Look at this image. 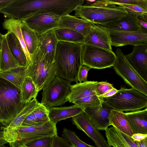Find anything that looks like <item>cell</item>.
I'll list each match as a JSON object with an SVG mask.
<instances>
[{
    "label": "cell",
    "instance_id": "cell-16",
    "mask_svg": "<svg viewBox=\"0 0 147 147\" xmlns=\"http://www.w3.org/2000/svg\"><path fill=\"white\" fill-rule=\"evenodd\" d=\"M125 56L132 67L147 82V44L134 46L132 52Z\"/></svg>",
    "mask_w": 147,
    "mask_h": 147
},
{
    "label": "cell",
    "instance_id": "cell-1",
    "mask_svg": "<svg viewBox=\"0 0 147 147\" xmlns=\"http://www.w3.org/2000/svg\"><path fill=\"white\" fill-rule=\"evenodd\" d=\"M84 2V0H16L0 13L8 19L20 20L42 11L61 17L69 14Z\"/></svg>",
    "mask_w": 147,
    "mask_h": 147
},
{
    "label": "cell",
    "instance_id": "cell-26",
    "mask_svg": "<svg viewBox=\"0 0 147 147\" xmlns=\"http://www.w3.org/2000/svg\"><path fill=\"white\" fill-rule=\"evenodd\" d=\"M109 119L110 125L120 131L131 137L134 134L123 112L111 109Z\"/></svg>",
    "mask_w": 147,
    "mask_h": 147
},
{
    "label": "cell",
    "instance_id": "cell-28",
    "mask_svg": "<svg viewBox=\"0 0 147 147\" xmlns=\"http://www.w3.org/2000/svg\"><path fill=\"white\" fill-rule=\"evenodd\" d=\"M36 98L33 99L26 104L23 109L11 121L8 125L3 126V133L16 129L20 126L25 118L39 105Z\"/></svg>",
    "mask_w": 147,
    "mask_h": 147
},
{
    "label": "cell",
    "instance_id": "cell-17",
    "mask_svg": "<svg viewBox=\"0 0 147 147\" xmlns=\"http://www.w3.org/2000/svg\"><path fill=\"white\" fill-rule=\"evenodd\" d=\"M83 44L112 51L109 32L102 27L95 24H92L88 34L84 36Z\"/></svg>",
    "mask_w": 147,
    "mask_h": 147
},
{
    "label": "cell",
    "instance_id": "cell-43",
    "mask_svg": "<svg viewBox=\"0 0 147 147\" xmlns=\"http://www.w3.org/2000/svg\"><path fill=\"white\" fill-rule=\"evenodd\" d=\"M135 141H140L147 137V134L140 133L134 134L131 137Z\"/></svg>",
    "mask_w": 147,
    "mask_h": 147
},
{
    "label": "cell",
    "instance_id": "cell-31",
    "mask_svg": "<svg viewBox=\"0 0 147 147\" xmlns=\"http://www.w3.org/2000/svg\"><path fill=\"white\" fill-rule=\"evenodd\" d=\"M55 35L58 41L83 44L84 36L75 31L65 28L55 29Z\"/></svg>",
    "mask_w": 147,
    "mask_h": 147
},
{
    "label": "cell",
    "instance_id": "cell-46",
    "mask_svg": "<svg viewBox=\"0 0 147 147\" xmlns=\"http://www.w3.org/2000/svg\"><path fill=\"white\" fill-rule=\"evenodd\" d=\"M138 147H147V137L140 141H135Z\"/></svg>",
    "mask_w": 147,
    "mask_h": 147
},
{
    "label": "cell",
    "instance_id": "cell-48",
    "mask_svg": "<svg viewBox=\"0 0 147 147\" xmlns=\"http://www.w3.org/2000/svg\"><path fill=\"white\" fill-rule=\"evenodd\" d=\"M1 147H7V146H5V145H3V146H2Z\"/></svg>",
    "mask_w": 147,
    "mask_h": 147
},
{
    "label": "cell",
    "instance_id": "cell-19",
    "mask_svg": "<svg viewBox=\"0 0 147 147\" xmlns=\"http://www.w3.org/2000/svg\"><path fill=\"white\" fill-rule=\"evenodd\" d=\"M92 25L91 23L85 19L79 18L69 14L61 17L58 28L71 29L80 33L85 36Z\"/></svg>",
    "mask_w": 147,
    "mask_h": 147
},
{
    "label": "cell",
    "instance_id": "cell-38",
    "mask_svg": "<svg viewBox=\"0 0 147 147\" xmlns=\"http://www.w3.org/2000/svg\"><path fill=\"white\" fill-rule=\"evenodd\" d=\"M113 88V85L107 81L98 82L95 86V91L97 95L100 97Z\"/></svg>",
    "mask_w": 147,
    "mask_h": 147
},
{
    "label": "cell",
    "instance_id": "cell-47",
    "mask_svg": "<svg viewBox=\"0 0 147 147\" xmlns=\"http://www.w3.org/2000/svg\"><path fill=\"white\" fill-rule=\"evenodd\" d=\"M3 35L0 32V57H1V49L2 43V40H3Z\"/></svg>",
    "mask_w": 147,
    "mask_h": 147
},
{
    "label": "cell",
    "instance_id": "cell-14",
    "mask_svg": "<svg viewBox=\"0 0 147 147\" xmlns=\"http://www.w3.org/2000/svg\"><path fill=\"white\" fill-rule=\"evenodd\" d=\"M71 121L78 129L84 131L92 140L96 147H111L99 130L90 123L84 113L72 117Z\"/></svg>",
    "mask_w": 147,
    "mask_h": 147
},
{
    "label": "cell",
    "instance_id": "cell-25",
    "mask_svg": "<svg viewBox=\"0 0 147 147\" xmlns=\"http://www.w3.org/2000/svg\"><path fill=\"white\" fill-rule=\"evenodd\" d=\"M22 23V21L18 19H5L2 25L4 29L8 32L13 33L18 39L25 54L29 65L31 61L32 55L28 51L22 35L21 28Z\"/></svg>",
    "mask_w": 147,
    "mask_h": 147
},
{
    "label": "cell",
    "instance_id": "cell-45",
    "mask_svg": "<svg viewBox=\"0 0 147 147\" xmlns=\"http://www.w3.org/2000/svg\"><path fill=\"white\" fill-rule=\"evenodd\" d=\"M118 90L116 88H113L106 93L101 96L100 97L103 98L111 97L115 94L118 91Z\"/></svg>",
    "mask_w": 147,
    "mask_h": 147
},
{
    "label": "cell",
    "instance_id": "cell-36",
    "mask_svg": "<svg viewBox=\"0 0 147 147\" xmlns=\"http://www.w3.org/2000/svg\"><path fill=\"white\" fill-rule=\"evenodd\" d=\"M125 8L127 12L136 17H147V9L140 6L120 4Z\"/></svg>",
    "mask_w": 147,
    "mask_h": 147
},
{
    "label": "cell",
    "instance_id": "cell-29",
    "mask_svg": "<svg viewBox=\"0 0 147 147\" xmlns=\"http://www.w3.org/2000/svg\"><path fill=\"white\" fill-rule=\"evenodd\" d=\"M19 66L8 47L5 34L3 35L0 61V71H5Z\"/></svg>",
    "mask_w": 147,
    "mask_h": 147
},
{
    "label": "cell",
    "instance_id": "cell-3",
    "mask_svg": "<svg viewBox=\"0 0 147 147\" xmlns=\"http://www.w3.org/2000/svg\"><path fill=\"white\" fill-rule=\"evenodd\" d=\"M26 104L22 99L21 90L0 77V123L8 126Z\"/></svg>",
    "mask_w": 147,
    "mask_h": 147
},
{
    "label": "cell",
    "instance_id": "cell-22",
    "mask_svg": "<svg viewBox=\"0 0 147 147\" xmlns=\"http://www.w3.org/2000/svg\"><path fill=\"white\" fill-rule=\"evenodd\" d=\"M134 134H147V108L124 113Z\"/></svg>",
    "mask_w": 147,
    "mask_h": 147
},
{
    "label": "cell",
    "instance_id": "cell-39",
    "mask_svg": "<svg viewBox=\"0 0 147 147\" xmlns=\"http://www.w3.org/2000/svg\"><path fill=\"white\" fill-rule=\"evenodd\" d=\"M43 124L35 116L32 112L25 118L20 126H37Z\"/></svg>",
    "mask_w": 147,
    "mask_h": 147
},
{
    "label": "cell",
    "instance_id": "cell-6",
    "mask_svg": "<svg viewBox=\"0 0 147 147\" xmlns=\"http://www.w3.org/2000/svg\"><path fill=\"white\" fill-rule=\"evenodd\" d=\"M57 76L55 62L48 63L44 51L38 47L27 67L26 76L30 77L39 91L46 88Z\"/></svg>",
    "mask_w": 147,
    "mask_h": 147
},
{
    "label": "cell",
    "instance_id": "cell-10",
    "mask_svg": "<svg viewBox=\"0 0 147 147\" xmlns=\"http://www.w3.org/2000/svg\"><path fill=\"white\" fill-rule=\"evenodd\" d=\"M117 59L112 51L84 44L82 52L83 65L90 69H101L114 65Z\"/></svg>",
    "mask_w": 147,
    "mask_h": 147
},
{
    "label": "cell",
    "instance_id": "cell-12",
    "mask_svg": "<svg viewBox=\"0 0 147 147\" xmlns=\"http://www.w3.org/2000/svg\"><path fill=\"white\" fill-rule=\"evenodd\" d=\"M61 17L52 13L42 11L34 13L21 20L39 35L58 28Z\"/></svg>",
    "mask_w": 147,
    "mask_h": 147
},
{
    "label": "cell",
    "instance_id": "cell-34",
    "mask_svg": "<svg viewBox=\"0 0 147 147\" xmlns=\"http://www.w3.org/2000/svg\"><path fill=\"white\" fill-rule=\"evenodd\" d=\"M62 136L74 147H96L83 142L79 138L74 131L68 129L66 128L63 129Z\"/></svg>",
    "mask_w": 147,
    "mask_h": 147
},
{
    "label": "cell",
    "instance_id": "cell-41",
    "mask_svg": "<svg viewBox=\"0 0 147 147\" xmlns=\"http://www.w3.org/2000/svg\"><path fill=\"white\" fill-rule=\"evenodd\" d=\"M91 69L86 65H83L80 67L78 75V81L79 82H85L87 81L88 72Z\"/></svg>",
    "mask_w": 147,
    "mask_h": 147
},
{
    "label": "cell",
    "instance_id": "cell-27",
    "mask_svg": "<svg viewBox=\"0 0 147 147\" xmlns=\"http://www.w3.org/2000/svg\"><path fill=\"white\" fill-rule=\"evenodd\" d=\"M27 67L19 66L5 71H0V77L9 81L21 90L26 76Z\"/></svg>",
    "mask_w": 147,
    "mask_h": 147
},
{
    "label": "cell",
    "instance_id": "cell-35",
    "mask_svg": "<svg viewBox=\"0 0 147 147\" xmlns=\"http://www.w3.org/2000/svg\"><path fill=\"white\" fill-rule=\"evenodd\" d=\"M53 136L34 140L25 144L23 147H51Z\"/></svg>",
    "mask_w": 147,
    "mask_h": 147
},
{
    "label": "cell",
    "instance_id": "cell-5",
    "mask_svg": "<svg viewBox=\"0 0 147 147\" xmlns=\"http://www.w3.org/2000/svg\"><path fill=\"white\" fill-rule=\"evenodd\" d=\"M56 125L49 120L39 126H20L4 132L3 137L10 147H23L25 144L32 140L57 134Z\"/></svg>",
    "mask_w": 147,
    "mask_h": 147
},
{
    "label": "cell",
    "instance_id": "cell-4",
    "mask_svg": "<svg viewBox=\"0 0 147 147\" xmlns=\"http://www.w3.org/2000/svg\"><path fill=\"white\" fill-rule=\"evenodd\" d=\"M74 11L75 16L95 24L115 21L128 14L124 7L115 5H97L87 3L78 6Z\"/></svg>",
    "mask_w": 147,
    "mask_h": 147
},
{
    "label": "cell",
    "instance_id": "cell-23",
    "mask_svg": "<svg viewBox=\"0 0 147 147\" xmlns=\"http://www.w3.org/2000/svg\"><path fill=\"white\" fill-rule=\"evenodd\" d=\"M83 109L74 104L69 106L51 107L48 110L50 120L56 124L61 121L84 113Z\"/></svg>",
    "mask_w": 147,
    "mask_h": 147
},
{
    "label": "cell",
    "instance_id": "cell-42",
    "mask_svg": "<svg viewBox=\"0 0 147 147\" xmlns=\"http://www.w3.org/2000/svg\"><path fill=\"white\" fill-rule=\"evenodd\" d=\"M140 31L144 33H147V17H137Z\"/></svg>",
    "mask_w": 147,
    "mask_h": 147
},
{
    "label": "cell",
    "instance_id": "cell-21",
    "mask_svg": "<svg viewBox=\"0 0 147 147\" xmlns=\"http://www.w3.org/2000/svg\"><path fill=\"white\" fill-rule=\"evenodd\" d=\"M96 25L120 31L136 32L140 31L137 18L128 13L126 16L116 21Z\"/></svg>",
    "mask_w": 147,
    "mask_h": 147
},
{
    "label": "cell",
    "instance_id": "cell-15",
    "mask_svg": "<svg viewBox=\"0 0 147 147\" xmlns=\"http://www.w3.org/2000/svg\"><path fill=\"white\" fill-rule=\"evenodd\" d=\"M112 109L103 102L101 106L84 108L83 111L90 123L97 129L105 131L110 125L109 117Z\"/></svg>",
    "mask_w": 147,
    "mask_h": 147
},
{
    "label": "cell",
    "instance_id": "cell-37",
    "mask_svg": "<svg viewBox=\"0 0 147 147\" xmlns=\"http://www.w3.org/2000/svg\"><path fill=\"white\" fill-rule=\"evenodd\" d=\"M32 112L35 116L42 124H44L50 120L48 109L40 103Z\"/></svg>",
    "mask_w": 147,
    "mask_h": 147
},
{
    "label": "cell",
    "instance_id": "cell-30",
    "mask_svg": "<svg viewBox=\"0 0 147 147\" xmlns=\"http://www.w3.org/2000/svg\"><path fill=\"white\" fill-rule=\"evenodd\" d=\"M21 28L26 46L28 52L32 55L38 46V34L23 22Z\"/></svg>",
    "mask_w": 147,
    "mask_h": 147
},
{
    "label": "cell",
    "instance_id": "cell-24",
    "mask_svg": "<svg viewBox=\"0 0 147 147\" xmlns=\"http://www.w3.org/2000/svg\"><path fill=\"white\" fill-rule=\"evenodd\" d=\"M5 35L9 48L19 66L28 67L26 55L18 39L11 32H8Z\"/></svg>",
    "mask_w": 147,
    "mask_h": 147
},
{
    "label": "cell",
    "instance_id": "cell-40",
    "mask_svg": "<svg viewBox=\"0 0 147 147\" xmlns=\"http://www.w3.org/2000/svg\"><path fill=\"white\" fill-rule=\"evenodd\" d=\"M51 147H72V146L64 138L56 134L53 136Z\"/></svg>",
    "mask_w": 147,
    "mask_h": 147
},
{
    "label": "cell",
    "instance_id": "cell-44",
    "mask_svg": "<svg viewBox=\"0 0 147 147\" xmlns=\"http://www.w3.org/2000/svg\"><path fill=\"white\" fill-rule=\"evenodd\" d=\"M16 0H0V11L6 7Z\"/></svg>",
    "mask_w": 147,
    "mask_h": 147
},
{
    "label": "cell",
    "instance_id": "cell-11",
    "mask_svg": "<svg viewBox=\"0 0 147 147\" xmlns=\"http://www.w3.org/2000/svg\"><path fill=\"white\" fill-rule=\"evenodd\" d=\"M70 84L57 76L49 86L43 90L40 103L47 109L64 105L70 92Z\"/></svg>",
    "mask_w": 147,
    "mask_h": 147
},
{
    "label": "cell",
    "instance_id": "cell-7",
    "mask_svg": "<svg viewBox=\"0 0 147 147\" xmlns=\"http://www.w3.org/2000/svg\"><path fill=\"white\" fill-rule=\"evenodd\" d=\"M102 101L112 109L122 112L139 110L147 107V96L132 88L121 87L113 95L102 98Z\"/></svg>",
    "mask_w": 147,
    "mask_h": 147
},
{
    "label": "cell",
    "instance_id": "cell-33",
    "mask_svg": "<svg viewBox=\"0 0 147 147\" xmlns=\"http://www.w3.org/2000/svg\"><path fill=\"white\" fill-rule=\"evenodd\" d=\"M92 4L97 5H130L138 6L147 9V0H98Z\"/></svg>",
    "mask_w": 147,
    "mask_h": 147
},
{
    "label": "cell",
    "instance_id": "cell-9",
    "mask_svg": "<svg viewBox=\"0 0 147 147\" xmlns=\"http://www.w3.org/2000/svg\"><path fill=\"white\" fill-rule=\"evenodd\" d=\"M117 59L113 66L116 73L125 83L147 96V82L137 72L128 62L121 49L116 51Z\"/></svg>",
    "mask_w": 147,
    "mask_h": 147
},
{
    "label": "cell",
    "instance_id": "cell-18",
    "mask_svg": "<svg viewBox=\"0 0 147 147\" xmlns=\"http://www.w3.org/2000/svg\"><path fill=\"white\" fill-rule=\"evenodd\" d=\"M38 35V47L42 49L45 54V59L49 64L55 62V57L58 40L55 29L49 30Z\"/></svg>",
    "mask_w": 147,
    "mask_h": 147
},
{
    "label": "cell",
    "instance_id": "cell-8",
    "mask_svg": "<svg viewBox=\"0 0 147 147\" xmlns=\"http://www.w3.org/2000/svg\"><path fill=\"white\" fill-rule=\"evenodd\" d=\"M97 82L87 81L71 85L67 101L83 108L102 106V98L98 96L95 91Z\"/></svg>",
    "mask_w": 147,
    "mask_h": 147
},
{
    "label": "cell",
    "instance_id": "cell-32",
    "mask_svg": "<svg viewBox=\"0 0 147 147\" xmlns=\"http://www.w3.org/2000/svg\"><path fill=\"white\" fill-rule=\"evenodd\" d=\"M21 90L22 99L25 104L36 98L39 92L32 79L28 76H26L23 82Z\"/></svg>",
    "mask_w": 147,
    "mask_h": 147
},
{
    "label": "cell",
    "instance_id": "cell-50",
    "mask_svg": "<svg viewBox=\"0 0 147 147\" xmlns=\"http://www.w3.org/2000/svg\"><path fill=\"white\" fill-rule=\"evenodd\" d=\"M72 147H74L72 146Z\"/></svg>",
    "mask_w": 147,
    "mask_h": 147
},
{
    "label": "cell",
    "instance_id": "cell-13",
    "mask_svg": "<svg viewBox=\"0 0 147 147\" xmlns=\"http://www.w3.org/2000/svg\"><path fill=\"white\" fill-rule=\"evenodd\" d=\"M102 27L109 32L112 46L118 47L131 45L134 46L147 44V33L140 31H123Z\"/></svg>",
    "mask_w": 147,
    "mask_h": 147
},
{
    "label": "cell",
    "instance_id": "cell-2",
    "mask_svg": "<svg viewBox=\"0 0 147 147\" xmlns=\"http://www.w3.org/2000/svg\"><path fill=\"white\" fill-rule=\"evenodd\" d=\"M84 44L58 41L55 57L57 76L69 81L78 83V75L83 65Z\"/></svg>",
    "mask_w": 147,
    "mask_h": 147
},
{
    "label": "cell",
    "instance_id": "cell-20",
    "mask_svg": "<svg viewBox=\"0 0 147 147\" xmlns=\"http://www.w3.org/2000/svg\"><path fill=\"white\" fill-rule=\"evenodd\" d=\"M107 142L113 147H138L131 138L112 126L105 130Z\"/></svg>",
    "mask_w": 147,
    "mask_h": 147
},
{
    "label": "cell",
    "instance_id": "cell-49",
    "mask_svg": "<svg viewBox=\"0 0 147 147\" xmlns=\"http://www.w3.org/2000/svg\"><path fill=\"white\" fill-rule=\"evenodd\" d=\"M1 126V125H0V127H1L2 126Z\"/></svg>",
    "mask_w": 147,
    "mask_h": 147
}]
</instances>
